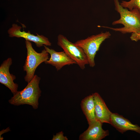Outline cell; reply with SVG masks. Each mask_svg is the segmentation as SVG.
I'll return each instance as SVG.
<instances>
[{"instance_id":"obj_1","label":"cell","mask_w":140,"mask_h":140,"mask_svg":"<svg viewBox=\"0 0 140 140\" xmlns=\"http://www.w3.org/2000/svg\"><path fill=\"white\" fill-rule=\"evenodd\" d=\"M115 9L120 15L118 20L113 21L112 25L122 24L123 26L120 28H113L105 26H98L119 32L122 34L138 33L140 32V12L137 9L131 10L123 7L119 0H114Z\"/></svg>"},{"instance_id":"obj_2","label":"cell","mask_w":140,"mask_h":140,"mask_svg":"<svg viewBox=\"0 0 140 140\" xmlns=\"http://www.w3.org/2000/svg\"><path fill=\"white\" fill-rule=\"evenodd\" d=\"M40 77L35 75L33 79L22 90L17 92L9 100V103L15 106L27 104L31 106L33 108H38L39 99L41 91L39 87Z\"/></svg>"},{"instance_id":"obj_3","label":"cell","mask_w":140,"mask_h":140,"mask_svg":"<svg viewBox=\"0 0 140 140\" xmlns=\"http://www.w3.org/2000/svg\"><path fill=\"white\" fill-rule=\"evenodd\" d=\"M27 53L26 59L23 66L24 71L26 72L24 77L25 81L29 83L33 78L36 70L42 62L49 59V53L45 49L40 53H38L33 48L31 43L25 40Z\"/></svg>"},{"instance_id":"obj_4","label":"cell","mask_w":140,"mask_h":140,"mask_svg":"<svg viewBox=\"0 0 140 140\" xmlns=\"http://www.w3.org/2000/svg\"><path fill=\"white\" fill-rule=\"evenodd\" d=\"M111 36L109 31L102 32L86 39L78 40L74 43L83 50L87 57L89 64L90 67H93L95 65V58L101 44Z\"/></svg>"},{"instance_id":"obj_5","label":"cell","mask_w":140,"mask_h":140,"mask_svg":"<svg viewBox=\"0 0 140 140\" xmlns=\"http://www.w3.org/2000/svg\"><path fill=\"white\" fill-rule=\"evenodd\" d=\"M57 44L71 58L74 60L82 69L89 64L87 57L80 47L69 41L64 36L59 34L57 37Z\"/></svg>"},{"instance_id":"obj_6","label":"cell","mask_w":140,"mask_h":140,"mask_svg":"<svg viewBox=\"0 0 140 140\" xmlns=\"http://www.w3.org/2000/svg\"><path fill=\"white\" fill-rule=\"evenodd\" d=\"M22 27L17 24H13L11 27L8 31V32L10 37L23 38L26 40L32 41L36 44L37 47H40L44 45L51 46V43L48 38L43 35L37 34L35 36L31 34L29 31L26 32L23 30L21 31Z\"/></svg>"},{"instance_id":"obj_7","label":"cell","mask_w":140,"mask_h":140,"mask_svg":"<svg viewBox=\"0 0 140 140\" xmlns=\"http://www.w3.org/2000/svg\"><path fill=\"white\" fill-rule=\"evenodd\" d=\"M12 64L11 58L3 61L0 66V83L8 88L13 95L18 91V85L14 82L16 76L10 73L9 68Z\"/></svg>"},{"instance_id":"obj_8","label":"cell","mask_w":140,"mask_h":140,"mask_svg":"<svg viewBox=\"0 0 140 140\" xmlns=\"http://www.w3.org/2000/svg\"><path fill=\"white\" fill-rule=\"evenodd\" d=\"M44 48L50 54V57L44 62L54 67L57 71L60 70L66 65L76 64V63L69 57L63 51L58 52L50 48L45 45Z\"/></svg>"},{"instance_id":"obj_9","label":"cell","mask_w":140,"mask_h":140,"mask_svg":"<svg viewBox=\"0 0 140 140\" xmlns=\"http://www.w3.org/2000/svg\"><path fill=\"white\" fill-rule=\"evenodd\" d=\"M102 124L97 120L89 125L87 129L80 135L79 140H101L108 135V130L103 129Z\"/></svg>"},{"instance_id":"obj_10","label":"cell","mask_w":140,"mask_h":140,"mask_svg":"<svg viewBox=\"0 0 140 140\" xmlns=\"http://www.w3.org/2000/svg\"><path fill=\"white\" fill-rule=\"evenodd\" d=\"M94 102L95 113L96 120L101 123L110 124L112 113L107 107L104 101L97 93L92 94Z\"/></svg>"},{"instance_id":"obj_11","label":"cell","mask_w":140,"mask_h":140,"mask_svg":"<svg viewBox=\"0 0 140 140\" xmlns=\"http://www.w3.org/2000/svg\"><path fill=\"white\" fill-rule=\"evenodd\" d=\"M110 124L122 134L131 130L140 134V127L137 124H132L128 119L117 113H112L111 116Z\"/></svg>"},{"instance_id":"obj_12","label":"cell","mask_w":140,"mask_h":140,"mask_svg":"<svg viewBox=\"0 0 140 140\" xmlns=\"http://www.w3.org/2000/svg\"><path fill=\"white\" fill-rule=\"evenodd\" d=\"M80 105L89 125L97 120L95 114L94 99L92 94L83 99Z\"/></svg>"},{"instance_id":"obj_13","label":"cell","mask_w":140,"mask_h":140,"mask_svg":"<svg viewBox=\"0 0 140 140\" xmlns=\"http://www.w3.org/2000/svg\"><path fill=\"white\" fill-rule=\"evenodd\" d=\"M120 4L123 7L127 8L130 10L137 9L140 12V0H130L128 1L123 0Z\"/></svg>"},{"instance_id":"obj_14","label":"cell","mask_w":140,"mask_h":140,"mask_svg":"<svg viewBox=\"0 0 140 140\" xmlns=\"http://www.w3.org/2000/svg\"><path fill=\"white\" fill-rule=\"evenodd\" d=\"M52 140H67L68 138L64 135V133L61 131L56 133L55 135H53Z\"/></svg>"},{"instance_id":"obj_15","label":"cell","mask_w":140,"mask_h":140,"mask_svg":"<svg viewBox=\"0 0 140 140\" xmlns=\"http://www.w3.org/2000/svg\"><path fill=\"white\" fill-rule=\"evenodd\" d=\"M130 38L132 41L136 42L140 40V32L132 33Z\"/></svg>"},{"instance_id":"obj_16","label":"cell","mask_w":140,"mask_h":140,"mask_svg":"<svg viewBox=\"0 0 140 140\" xmlns=\"http://www.w3.org/2000/svg\"><path fill=\"white\" fill-rule=\"evenodd\" d=\"M9 131H10V129L9 127H8L5 130H4V129H3V130L0 131V136L3 134Z\"/></svg>"}]
</instances>
